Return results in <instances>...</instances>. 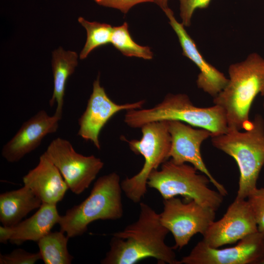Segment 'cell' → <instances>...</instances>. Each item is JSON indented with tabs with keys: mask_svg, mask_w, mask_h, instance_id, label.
I'll return each instance as SVG.
<instances>
[{
	"mask_svg": "<svg viewBox=\"0 0 264 264\" xmlns=\"http://www.w3.org/2000/svg\"><path fill=\"white\" fill-rule=\"evenodd\" d=\"M169 232L161 223L159 214L147 204L140 203L137 220L115 232L102 264H134L149 258L159 264H180L173 247L165 240Z\"/></svg>",
	"mask_w": 264,
	"mask_h": 264,
	"instance_id": "6da1fadb",
	"label": "cell"
},
{
	"mask_svg": "<svg viewBox=\"0 0 264 264\" xmlns=\"http://www.w3.org/2000/svg\"><path fill=\"white\" fill-rule=\"evenodd\" d=\"M228 82L213 99L224 111L228 131H242L248 126L251 106L256 96H264V59L256 53L231 64Z\"/></svg>",
	"mask_w": 264,
	"mask_h": 264,
	"instance_id": "7a4b0ae2",
	"label": "cell"
},
{
	"mask_svg": "<svg viewBox=\"0 0 264 264\" xmlns=\"http://www.w3.org/2000/svg\"><path fill=\"white\" fill-rule=\"evenodd\" d=\"M213 145L233 157L240 171L236 198L246 199L257 187L264 165V120L257 114L243 132L228 131L211 137Z\"/></svg>",
	"mask_w": 264,
	"mask_h": 264,
	"instance_id": "3957f363",
	"label": "cell"
},
{
	"mask_svg": "<svg viewBox=\"0 0 264 264\" xmlns=\"http://www.w3.org/2000/svg\"><path fill=\"white\" fill-rule=\"evenodd\" d=\"M161 121H179L193 127L210 131L212 136L228 131L224 111L214 105L207 108L195 106L185 94H168L154 107L127 110L124 122L132 128Z\"/></svg>",
	"mask_w": 264,
	"mask_h": 264,
	"instance_id": "277c9868",
	"label": "cell"
},
{
	"mask_svg": "<svg viewBox=\"0 0 264 264\" xmlns=\"http://www.w3.org/2000/svg\"><path fill=\"white\" fill-rule=\"evenodd\" d=\"M122 191L120 176L116 173L99 177L88 197L61 216L58 223L60 231L72 238L82 235L94 221L120 219L124 212Z\"/></svg>",
	"mask_w": 264,
	"mask_h": 264,
	"instance_id": "5b68a950",
	"label": "cell"
},
{
	"mask_svg": "<svg viewBox=\"0 0 264 264\" xmlns=\"http://www.w3.org/2000/svg\"><path fill=\"white\" fill-rule=\"evenodd\" d=\"M197 171L193 166L167 160L161 165L160 170H154L150 174L147 186L156 190L163 199L181 196L186 201L194 200L216 211L224 196L210 189L209 178Z\"/></svg>",
	"mask_w": 264,
	"mask_h": 264,
	"instance_id": "8992f818",
	"label": "cell"
},
{
	"mask_svg": "<svg viewBox=\"0 0 264 264\" xmlns=\"http://www.w3.org/2000/svg\"><path fill=\"white\" fill-rule=\"evenodd\" d=\"M141 128V139L127 141L134 153L143 156L144 165L137 174L121 182L126 196L135 203L139 202L147 192V183L150 174L170 157L171 147L168 121L149 123Z\"/></svg>",
	"mask_w": 264,
	"mask_h": 264,
	"instance_id": "52a82bcc",
	"label": "cell"
},
{
	"mask_svg": "<svg viewBox=\"0 0 264 264\" xmlns=\"http://www.w3.org/2000/svg\"><path fill=\"white\" fill-rule=\"evenodd\" d=\"M163 203L160 220L174 237V249H182L198 233L203 235L215 221L216 211L194 200L184 202L173 197L163 199Z\"/></svg>",
	"mask_w": 264,
	"mask_h": 264,
	"instance_id": "ba28073f",
	"label": "cell"
},
{
	"mask_svg": "<svg viewBox=\"0 0 264 264\" xmlns=\"http://www.w3.org/2000/svg\"><path fill=\"white\" fill-rule=\"evenodd\" d=\"M44 153L59 170L69 189L77 195L89 187L104 166L99 158L77 153L69 141L61 137L53 139Z\"/></svg>",
	"mask_w": 264,
	"mask_h": 264,
	"instance_id": "9c48e42d",
	"label": "cell"
},
{
	"mask_svg": "<svg viewBox=\"0 0 264 264\" xmlns=\"http://www.w3.org/2000/svg\"><path fill=\"white\" fill-rule=\"evenodd\" d=\"M264 257V234L257 231L244 237L234 246L211 247L202 240L180 264H258Z\"/></svg>",
	"mask_w": 264,
	"mask_h": 264,
	"instance_id": "30bf717a",
	"label": "cell"
},
{
	"mask_svg": "<svg viewBox=\"0 0 264 264\" xmlns=\"http://www.w3.org/2000/svg\"><path fill=\"white\" fill-rule=\"evenodd\" d=\"M171 138L170 153L171 160L176 164L191 163L198 171L205 175L211 183L223 196L228 192L224 186L212 175L206 166L200 153L202 143L211 137V132L204 129H195L179 121H168Z\"/></svg>",
	"mask_w": 264,
	"mask_h": 264,
	"instance_id": "8fae6325",
	"label": "cell"
},
{
	"mask_svg": "<svg viewBox=\"0 0 264 264\" xmlns=\"http://www.w3.org/2000/svg\"><path fill=\"white\" fill-rule=\"evenodd\" d=\"M258 231L252 210L246 199L235 198L223 216L214 221L203 236L202 241L213 248L236 243Z\"/></svg>",
	"mask_w": 264,
	"mask_h": 264,
	"instance_id": "7c38bea8",
	"label": "cell"
},
{
	"mask_svg": "<svg viewBox=\"0 0 264 264\" xmlns=\"http://www.w3.org/2000/svg\"><path fill=\"white\" fill-rule=\"evenodd\" d=\"M145 101L119 105L113 102L100 84L99 76L93 83L92 92L88 101L86 110L78 119V134L90 141L98 149L101 148L100 132L109 120L122 110L140 109Z\"/></svg>",
	"mask_w": 264,
	"mask_h": 264,
	"instance_id": "4fadbf2b",
	"label": "cell"
},
{
	"mask_svg": "<svg viewBox=\"0 0 264 264\" xmlns=\"http://www.w3.org/2000/svg\"><path fill=\"white\" fill-rule=\"evenodd\" d=\"M61 118L49 116L41 110L25 121L1 149L2 156L9 162H16L35 150L47 134L55 132Z\"/></svg>",
	"mask_w": 264,
	"mask_h": 264,
	"instance_id": "5bb4252c",
	"label": "cell"
},
{
	"mask_svg": "<svg viewBox=\"0 0 264 264\" xmlns=\"http://www.w3.org/2000/svg\"><path fill=\"white\" fill-rule=\"evenodd\" d=\"M164 12L177 36L183 55L192 61L199 70L197 80L198 87L212 97H215L226 86L228 78L204 59L184 26L174 17L173 11L169 8Z\"/></svg>",
	"mask_w": 264,
	"mask_h": 264,
	"instance_id": "9a60e30c",
	"label": "cell"
},
{
	"mask_svg": "<svg viewBox=\"0 0 264 264\" xmlns=\"http://www.w3.org/2000/svg\"><path fill=\"white\" fill-rule=\"evenodd\" d=\"M22 181L42 203L57 205L69 189L59 170L44 152L40 156L38 165L22 177Z\"/></svg>",
	"mask_w": 264,
	"mask_h": 264,
	"instance_id": "2e32d148",
	"label": "cell"
},
{
	"mask_svg": "<svg viewBox=\"0 0 264 264\" xmlns=\"http://www.w3.org/2000/svg\"><path fill=\"white\" fill-rule=\"evenodd\" d=\"M60 217L56 205L42 203L33 215L14 226L9 242L16 245L27 241L38 242L59 223Z\"/></svg>",
	"mask_w": 264,
	"mask_h": 264,
	"instance_id": "e0dca14e",
	"label": "cell"
},
{
	"mask_svg": "<svg viewBox=\"0 0 264 264\" xmlns=\"http://www.w3.org/2000/svg\"><path fill=\"white\" fill-rule=\"evenodd\" d=\"M42 204L41 200L25 186L2 193L0 195V221L2 225L15 226Z\"/></svg>",
	"mask_w": 264,
	"mask_h": 264,
	"instance_id": "ac0fdd59",
	"label": "cell"
},
{
	"mask_svg": "<svg viewBox=\"0 0 264 264\" xmlns=\"http://www.w3.org/2000/svg\"><path fill=\"white\" fill-rule=\"evenodd\" d=\"M78 55L72 51H66L61 47L52 53V67L54 88L49 101L50 106L56 103L54 115L62 118L66 86L68 77L77 66Z\"/></svg>",
	"mask_w": 264,
	"mask_h": 264,
	"instance_id": "d6986e66",
	"label": "cell"
},
{
	"mask_svg": "<svg viewBox=\"0 0 264 264\" xmlns=\"http://www.w3.org/2000/svg\"><path fill=\"white\" fill-rule=\"evenodd\" d=\"M69 237L60 231L49 232L37 242L45 264H70L73 259L67 249Z\"/></svg>",
	"mask_w": 264,
	"mask_h": 264,
	"instance_id": "ffe728a7",
	"label": "cell"
},
{
	"mask_svg": "<svg viewBox=\"0 0 264 264\" xmlns=\"http://www.w3.org/2000/svg\"><path fill=\"white\" fill-rule=\"evenodd\" d=\"M128 27L126 22L122 25L113 27L110 43L126 56L152 59L153 53L151 48L137 44L131 36Z\"/></svg>",
	"mask_w": 264,
	"mask_h": 264,
	"instance_id": "44dd1931",
	"label": "cell"
},
{
	"mask_svg": "<svg viewBox=\"0 0 264 264\" xmlns=\"http://www.w3.org/2000/svg\"><path fill=\"white\" fill-rule=\"evenodd\" d=\"M78 20L87 33L86 44L80 54L81 59L86 58L95 48L111 42L113 27L110 25L88 22L81 17Z\"/></svg>",
	"mask_w": 264,
	"mask_h": 264,
	"instance_id": "7402d4cb",
	"label": "cell"
},
{
	"mask_svg": "<svg viewBox=\"0 0 264 264\" xmlns=\"http://www.w3.org/2000/svg\"><path fill=\"white\" fill-rule=\"evenodd\" d=\"M246 199L255 217L258 231L264 234V188H256Z\"/></svg>",
	"mask_w": 264,
	"mask_h": 264,
	"instance_id": "603a6c76",
	"label": "cell"
},
{
	"mask_svg": "<svg viewBox=\"0 0 264 264\" xmlns=\"http://www.w3.org/2000/svg\"><path fill=\"white\" fill-rule=\"evenodd\" d=\"M40 259H42L40 252L32 253L21 248L0 255V264H34Z\"/></svg>",
	"mask_w": 264,
	"mask_h": 264,
	"instance_id": "cb8c5ba5",
	"label": "cell"
},
{
	"mask_svg": "<svg viewBox=\"0 0 264 264\" xmlns=\"http://www.w3.org/2000/svg\"><path fill=\"white\" fill-rule=\"evenodd\" d=\"M211 0H179L180 16L181 23L184 26H189L194 11L197 8H207Z\"/></svg>",
	"mask_w": 264,
	"mask_h": 264,
	"instance_id": "d4e9b609",
	"label": "cell"
},
{
	"mask_svg": "<svg viewBox=\"0 0 264 264\" xmlns=\"http://www.w3.org/2000/svg\"><path fill=\"white\" fill-rule=\"evenodd\" d=\"M98 4L113 8L126 14L134 5L143 2H154V0H93Z\"/></svg>",
	"mask_w": 264,
	"mask_h": 264,
	"instance_id": "484cf974",
	"label": "cell"
},
{
	"mask_svg": "<svg viewBox=\"0 0 264 264\" xmlns=\"http://www.w3.org/2000/svg\"><path fill=\"white\" fill-rule=\"evenodd\" d=\"M14 233V226H0V242L6 243L9 241Z\"/></svg>",
	"mask_w": 264,
	"mask_h": 264,
	"instance_id": "4316f807",
	"label": "cell"
},
{
	"mask_svg": "<svg viewBox=\"0 0 264 264\" xmlns=\"http://www.w3.org/2000/svg\"><path fill=\"white\" fill-rule=\"evenodd\" d=\"M168 2V0H154V2L159 6L164 12L169 8Z\"/></svg>",
	"mask_w": 264,
	"mask_h": 264,
	"instance_id": "83f0119b",
	"label": "cell"
},
{
	"mask_svg": "<svg viewBox=\"0 0 264 264\" xmlns=\"http://www.w3.org/2000/svg\"><path fill=\"white\" fill-rule=\"evenodd\" d=\"M258 264H264V257L262 259V260L259 262Z\"/></svg>",
	"mask_w": 264,
	"mask_h": 264,
	"instance_id": "f1b7e54d",
	"label": "cell"
},
{
	"mask_svg": "<svg viewBox=\"0 0 264 264\" xmlns=\"http://www.w3.org/2000/svg\"></svg>",
	"mask_w": 264,
	"mask_h": 264,
	"instance_id": "f546056e",
	"label": "cell"
}]
</instances>
